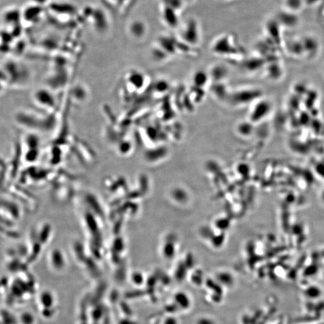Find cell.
Returning <instances> with one entry per match:
<instances>
[{
  "mask_svg": "<svg viewBox=\"0 0 324 324\" xmlns=\"http://www.w3.org/2000/svg\"><path fill=\"white\" fill-rule=\"evenodd\" d=\"M261 96V92L255 89H243L230 94V102L235 106H244L257 101Z\"/></svg>",
  "mask_w": 324,
  "mask_h": 324,
  "instance_id": "1",
  "label": "cell"
},
{
  "mask_svg": "<svg viewBox=\"0 0 324 324\" xmlns=\"http://www.w3.org/2000/svg\"><path fill=\"white\" fill-rule=\"evenodd\" d=\"M40 302H41V305L46 307V306H52L54 300H53V297L51 293L45 292L43 293L40 297Z\"/></svg>",
  "mask_w": 324,
  "mask_h": 324,
  "instance_id": "11",
  "label": "cell"
},
{
  "mask_svg": "<svg viewBox=\"0 0 324 324\" xmlns=\"http://www.w3.org/2000/svg\"><path fill=\"white\" fill-rule=\"evenodd\" d=\"M146 27L143 23L136 21L132 23L130 26V32L135 38H141L145 34Z\"/></svg>",
  "mask_w": 324,
  "mask_h": 324,
  "instance_id": "9",
  "label": "cell"
},
{
  "mask_svg": "<svg viewBox=\"0 0 324 324\" xmlns=\"http://www.w3.org/2000/svg\"><path fill=\"white\" fill-rule=\"evenodd\" d=\"M228 70L222 65L213 67L209 75L210 78L213 79L216 82H220L228 75Z\"/></svg>",
  "mask_w": 324,
  "mask_h": 324,
  "instance_id": "6",
  "label": "cell"
},
{
  "mask_svg": "<svg viewBox=\"0 0 324 324\" xmlns=\"http://www.w3.org/2000/svg\"><path fill=\"white\" fill-rule=\"evenodd\" d=\"M319 198L320 202L324 205V188L320 192Z\"/></svg>",
  "mask_w": 324,
  "mask_h": 324,
  "instance_id": "15",
  "label": "cell"
},
{
  "mask_svg": "<svg viewBox=\"0 0 324 324\" xmlns=\"http://www.w3.org/2000/svg\"><path fill=\"white\" fill-rule=\"evenodd\" d=\"M271 104L266 100H257L250 111L249 121L253 124L258 123L264 119L271 111Z\"/></svg>",
  "mask_w": 324,
  "mask_h": 324,
  "instance_id": "2",
  "label": "cell"
},
{
  "mask_svg": "<svg viewBox=\"0 0 324 324\" xmlns=\"http://www.w3.org/2000/svg\"><path fill=\"white\" fill-rule=\"evenodd\" d=\"M169 83L164 80H161L158 83H157L156 88L160 93H164L168 91L169 89Z\"/></svg>",
  "mask_w": 324,
  "mask_h": 324,
  "instance_id": "14",
  "label": "cell"
},
{
  "mask_svg": "<svg viewBox=\"0 0 324 324\" xmlns=\"http://www.w3.org/2000/svg\"><path fill=\"white\" fill-rule=\"evenodd\" d=\"M210 79V77L208 73L202 71V70H199L193 75V84L196 86V87L202 89L207 84Z\"/></svg>",
  "mask_w": 324,
  "mask_h": 324,
  "instance_id": "5",
  "label": "cell"
},
{
  "mask_svg": "<svg viewBox=\"0 0 324 324\" xmlns=\"http://www.w3.org/2000/svg\"><path fill=\"white\" fill-rule=\"evenodd\" d=\"M184 42L190 45L198 44L200 40L199 28L194 20H189L183 26L181 33Z\"/></svg>",
  "mask_w": 324,
  "mask_h": 324,
  "instance_id": "3",
  "label": "cell"
},
{
  "mask_svg": "<svg viewBox=\"0 0 324 324\" xmlns=\"http://www.w3.org/2000/svg\"><path fill=\"white\" fill-rule=\"evenodd\" d=\"M253 123L251 122L244 121L239 123L237 126V132L243 136H249L254 131Z\"/></svg>",
  "mask_w": 324,
  "mask_h": 324,
  "instance_id": "7",
  "label": "cell"
},
{
  "mask_svg": "<svg viewBox=\"0 0 324 324\" xmlns=\"http://www.w3.org/2000/svg\"><path fill=\"white\" fill-rule=\"evenodd\" d=\"M35 98L36 102L39 103V104L51 106L53 105V98L48 92L39 91L36 93Z\"/></svg>",
  "mask_w": 324,
  "mask_h": 324,
  "instance_id": "8",
  "label": "cell"
},
{
  "mask_svg": "<svg viewBox=\"0 0 324 324\" xmlns=\"http://www.w3.org/2000/svg\"><path fill=\"white\" fill-rule=\"evenodd\" d=\"M230 42V38L228 36L222 37L218 39V41L213 45V52L218 53L219 55H230L231 53H235L237 49Z\"/></svg>",
  "mask_w": 324,
  "mask_h": 324,
  "instance_id": "4",
  "label": "cell"
},
{
  "mask_svg": "<svg viewBox=\"0 0 324 324\" xmlns=\"http://www.w3.org/2000/svg\"><path fill=\"white\" fill-rule=\"evenodd\" d=\"M45 2H46V0H35V3H38V4H39V3H42Z\"/></svg>",
  "mask_w": 324,
  "mask_h": 324,
  "instance_id": "16",
  "label": "cell"
},
{
  "mask_svg": "<svg viewBox=\"0 0 324 324\" xmlns=\"http://www.w3.org/2000/svg\"><path fill=\"white\" fill-rule=\"evenodd\" d=\"M20 321L22 324H34L35 319L33 314L25 312L21 314L19 318Z\"/></svg>",
  "mask_w": 324,
  "mask_h": 324,
  "instance_id": "12",
  "label": "cell"
},
{
  "mask_svg": "<svg viewBox=\"0 0 324 324\" xmlns=\"http://www.w3.org/2000/svg\"><path fill=\"white\" fill-rule=\"evenodd\" d=\"M130 79H131L133 85L138 89L141 88L144 83V77L140 73H133Z\"/></svg>",
  "mask_w": 324,
  "mask_h": 324,
  "instance_id": "10",
  "label": "cell"
},
{
  "mask_svg": "<svg viewBox=\"0 0 324 324\" xmlns=\"http://www.w3.org/2000/svg\"><path fill=\"white\" fill-rule=\"evenodd\" d=\"M313 171L315 176H318L324 181V163H320L314 166Z\"/></svg>",
  "mask_w": 324,
  "mask_h": 324,
  "instance_id": "13",
  "label": "cell"
}]
</instances>
